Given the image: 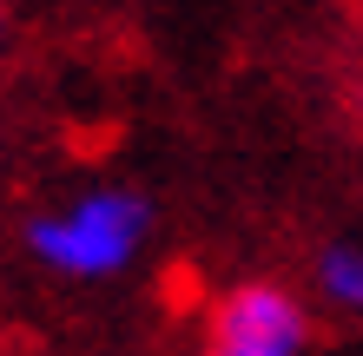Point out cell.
Returning <instances> with one entry per match:
<instances>
[{
    "instance_id": "obj_3",
    "label": "cell",
    "mask_w": 363,
    "mask_h": 356,
    "mask_svg": "<svg viewBox=\"0 0 363 356\" xmlns=\"http://www.w3.org/2000/svg\"><path fill=\"white\" fill-rule=\"evenodd\" d=\"M324 290H330L337 304L363 310V251H357V244H337V251H324Z\"/></svg>"
},
{
    "instance_id": "obj_1",
    "label": "cell",
    "mask_w": 363,
    "mask_h": 356,
    "mask_svg": "<svg viewBox=\"0 0 363 356\" xmlns=\"http://www.w3.org/2000/svg\"><path fill=\"white\" fill-rule=\"evenodd\" d=\"M145 224H152L145 198H133V192H93V198H79L67 218H40L27 238H33V251H40L53 270L106 277V270H119V264L139 251Z\"/></svg>"
},
{
    "instance_id": "obj_2",
    "label": "cell",
    "mask_w": 363,
    "mask_h": 356,
    "mask_svg": "<svg viewBox=\"0 0 363 356\" xmlns=\"http://www.w3.org/2000/svg\"><path fill=\"white\" fill-rule=\"evenodd\" d=\"M297 343H304V310L284 290L251 284L218 310V343H211V356H297Z\"/></svg>"
}]
</instances>
